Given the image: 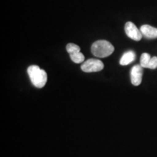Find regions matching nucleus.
Wrapping results in <instances>:
<instances>
[{
  "label": "nucleus",
  "instance_id": "obj_9",
  "mask_svg": "<svg viewBox=\"0 0 157 157\" xmlns=\"http://www.w3.org/2000/svg\"><path fill=\"white\" fill-rule=\"evenodd\" d=\"M151 57L150 55L148 53H146V52H145V53H143L141 55V57H140V66H142L143 68H148V64H149V62H150L151 60Z\"/></svg>",
  "mask_w": 157,
  "mask_h": 157
},
{
  "label": "nucleus",
  "instance_id": "obj_7",
  "mask_svg": "<svg viewBox=\"0 0 157 157\" xmlns=\"http://www.w3.org/2000/svg\"><path fill=\"white\" fill-rule=\"evenodd\" d=\"M135 59V53L133 51H128V52H125L124 54L123 55L122 57H121L120 63L121 66H126V65H128L134 61Z\"/></svg>",
  "mask_w": 157,
  "mask_h": 157
},
{
  "label": "nucleus",
  "instance_id": "obj_10",
  "mask_svg": "<svg viewBox=\"0 0 157 157\" xmlns=\"http://www.w3.org/2000/svg\"><path fill=\"white\" fill-rule=\"evenodd\" d=\"M66 50H67L69 55H71L75 53V52H80V48L77 44H73V43H69V44L66 45Z\"/></svg>",
  "mask_w": 157,
  "mask_h": 157
},
{
  "label": "nucleus",
  "instance_id": "obj_5",
  "mask_svg": "<svg viewBox=\"0 0 157 157\" xmlns=\"http://www.w3.org/2000/svg\"><path fill=\"white\" fill-rule=\"evenodd\" d=\"M143 67L140 65H136L132 68L130 71L131 82L133 85L138 86L141 84L143 78Z\"/></svg>",
  "mask_w": 157,
  "mask_h": 157
},
{
  "label": "nucleus",
  "instance_id": "obj_1",
  "mask_svg": "<svg viewBox=\"0 0 157 157\" xmlns=\"http://www.w3.org/2000/svg\"><path fill=\"white\" fill-rule=\"evenodd\" d=\"M27 72L30 78L31 83L37 88H42L48 81V74L44 70L41 69L38 66L33 65L29 66Z\"/></svg>",
  "mask_w": 157,
  "mask_h": 157
},
{
  "label": "nucleus",
  "instance_id": "obj_3",
  "mask_svg": "<svg viewBox=\"0 0 157 157\" xmlns=\"http://www.w3.org/2000/svg\"><path fill=\"white\" fill-rule=\"evenodd\" d=\"M104 64L101 60L98 59H89L82 64L81 68L84 72L91 73V72L101 71L103 69Z\"/></svg>",
  "mask_w": 157,
  "mask_h": 157
},
{
  "label": "nucleus",
  "instance_id": "obj_6",
  "mask_svg": "<svg viewBox=\"0 0 157 157\" xmlns=\"http://www.w3.org/2000/svg\"><path fill=\"white\" fill-rule=\"evenodd\" d=\"M140 31L143 36L148 39L157 38V28L149 25H143L140 27Z\"/></svg>",
  "mask_w": 157,
  "mask_h": 157
},
{
  "label": "nucleus",
  "instance_id": "obj_8",
  "mask_svg": "<svg viewBox=\"0 0 157 157\" xmlns=\"http://www.w3.org/2000/svg\"><path fill=\"white\" fill-rule=\"evenodd\" d=\"M70 58L71 60L75 63H83L84 61V58H85L84 55L80 52L71 54Z\"/></svg>",
  "mask_w": 157,
  "mask_h": 157
},
{
  "label": "nucleus",
  "instance_id": "obj_2",
  "mask_svg": "<svg viewBox=\"0 0 157 157\" xmlns=\"http://www.w3.org/2000/svg\"><path fill=\"white\" fill-rule=\"evenodd\" d=\"M114 51V47L106 40H98L93 44L91 52L97 58H106Z\"/></svg>",
  "mask_w": 157,
  "mask_h": 157
},
{
  "label": "nucleus",
  "instance_id": "obj_4",
  "mask_svg": "<svg viewBox=\"0 0 157 157\" xmlns=\"http://www.w3.org/2000/svg\"><path fill=\"white\" fill-rule=\"evenodd\" d=\"M125 33L127 36L130 39H133L135 41H140L143 37V34L141 33L140 29H137V26L132 22L126 23L124 26Z\"/></svg>",
  "mask_w": 157,
  "mask_h": 157
},
{
  "label": "nucleus",
  "instance_id": "obj_11",
  "mask_svg": "<svg viewBox=\"0 0 157 157\" xmlns=\"http://www.w3.org/2000/svg\"><path fill=\"white\" fill-rule=\"evenodd\" d=\"M157 68V57L154 56L151 58L148 68H150V69H155V68Z\"/></svg>",
  "mask_w": 157,
  "mask_h": 157
}]
</instances>
